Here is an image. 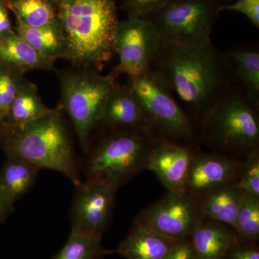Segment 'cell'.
Here are the masks:
<instances>
[{
  "instance_id": "obj_25",
  "label": "cell",
  "mask_w": 259,
  "mask_h": 259,
  "mask_svg": "<svg viewBox=\"0 0 259 259\" xmlns=\"http://www.w3.org/2000/svg\"><path fill=\"white\" fill-rule=\"evenodd\" d=\"M236 230L249 239L259 235V197L243 192L236 218Z\"/></svg>"
},
{
  "instance_id": "obj_17",
  "label": "cell",
  "mask_w": 259,
  "mask_h": 259,
  "mask_svg": "<svg viewBox=\"0 0 259 259\" xmlns=\"http://www.w3.org/2000/svg\"><path fill=\"white\" fill-rule=\"evenodd\" d=\"M222 223H199L192 234L190 244L196 259H224L236 238Z\"/></svg>"
},
{
  "instance_id": "obj_4",
  "label": "cell",
  "mask_w": 259,
  "mask_h": 259,
  "mask_svg": "<svg viewBox=\"0 0 259 259\" xmlns=\"http://www.w3.org/2000/svg\"><path fill=\"white\" fill-rule=\"evenodd\" d=\"M256 104L243 92L230 88L204 116L211 139L232 151L255 149L259 141Z\"/></svg>"
},
{
  "instance_id": "obj_12",
  "label": "cell",
  "mask_w": 259,
  "mask_h": 259,
  "mask_svg": "<svg viewBox=\"0 0 259 259\" xmlns=\"http://www.w3.org/2000/svg\"><path fill=\"white\" fill-rule=\"evenodd\" d=\"M192 158L187 148L166 142L148 152L145 166L156 174L168 192L185 194Z\"/></svg>"
},
{
  "instance_id": "obj_26",
  "label": "cell",
  "mask_w": 259,
  "mask_h": 259,
  "mask_svg": "<svg viewBox=\"0 0 259 259\" xmlns=\"http://www.w3.org/2000/svg\"><path fill=\"white\" fill-rule=\"evenodd\" d=\"M23 73L0 65V113L4 120L22 83L25 81Z\"/></svg>"
},
{
  "instance_id": "obj_5",
  "label": "cell",
  "mask_w": 259,
  "mask_h": 259,
  "mask_svg": "<svg viewBox=\"0 0 259 259\" xmlns=\"http://www.w3.org/2000/svg\"><path fill=\"white\" fill-rule=\"evenodd\" d=\"M61 86L63 107L85 146L91 131L101 122L107 100L117 88L115 78L95 71L69 73L61 77Z\"/></svg>"
},
{
  "instance_id": "obj_29",
  "label": "cell",
  "mask_w": 259,
  "mask_h": 259,
  "mask_svg": "<svg viewBox=\"0 0 259 259\" xmlns=\"http://www.w3.org/2000/svg\"><path fill=\"white\" fill-rule=\"evenodd\" d=\"M221 10L241 13L249 19L255 27L259 28V0H238L233 4L218 7V11Z\"/></svg>"
},
{
  "instance_id": "obj_34",
  "label": "cell",
  "mask_w": 259,
  "mask_h": 259,
  "mask_svg": "<svg viewBox=\"0 0 259 259\" xmlns=\"http://www.w3.org/2000/svg\"><path fill=\"white\" fill-rule=\"evenodd\" d=\"M4 117H3L2 114L0 113V139L3 135V130H4Z\"/></svg>"
},
{
  "instance_id": "obj_8",
  "label": "cell",
  "mask_w": 259,
  "mask_h": 259,
  "mask_svg": "<svg viewBox=\"0 0 259 259\" xmlns=\"http://www.w3.org/2000/svg\"><path fill=\"white\" fill-rule=\"evenodd\" d=\"M162 42L151 20L130 17L119 21L114 37V49L118 55L119 63L110 74L115 79L125 74L133 79L146 74L151 69Z\"/></svg>"
},
{
  "instance_id": "obj_35",
  "label": "cell",
  "mask_w": 259,
  "mask_h": 259,
  "mask_svg": "<svg viewBox=\"0 0 259 259\" xmlns=\"http://www.w3.org/2000/svg\"><path fill=\"white\" fill-rule=\"evenodd\" d=\"M51 2H54V0H51Z\"/></svg>"
},
{
  "instance_id": "obj_2",
  "label": "cell",
  "mask_w": 259,
  "mask_h": 259,
  "mask_svg": "<svg viewBox=\"0 0 259 259\" xmlns=\"http://www.w3.org/2000/svg\"><path fill=\"white\" fill-rule=\"evenodd\" d=\"M66 57L83 66L101 68L115 53L119 20L115 0H54Z\"/></svg>"
},
{
  "instance_id": "obj_14",
  "label": "cell",
  "mask_w": 259,
  "mask_h": 259,
  "mask_svg": "<svg viewBox=\"0 0 259 259\" xmlns=\"http://www.w3.org/2000/svg\"><path fill=\"white\" fill-rule=\"evenodd\" d=\"M233 161L212 155H198L192 158L187 182V191L207 193L229 183L236 173Z\"/></svg>"
},
{
  "instance_id": "obj_31",
  "label": "cell",
  "mask_w": 259,
  "mask_h": 259,
  "mask_svg": "<svg viewBox=\"0 0 259 259\" xmlns=\"http://www.w3.org/2000/svg\"><path fill=\"white\" fill-rule=\"evenodd\" d=\"M13 201L0 184V223L4 222L13 211Z\"/></svg>"
},
{
  "instance_id": "obj_10",
  "label": "cell",
  "mask_w": 259,
  "mask_h": 259,
  "mask_svg": "<svg viewBox=\"0 0 259 259\" xmlns=\"http://www.w3.org/2000/svg\"><path fill=\"white\" fill-rule=\"evenodd\" d=\"M77 187L71 209V231L102 238L118 186L106 180L88 179Z\"/></svg>"
},
{
  "instance_id": "obj_18",
  "label": "cell",
  "mask_w": 259,
  "mask_h": 259,
  "mask_svg": "<svg viewBox=\"0 0 259 259\" xmlns=\"http://www.w3.org/2000/svg\"><path fill=\"white\" fill-rule=\"evenodd\" d=\"M231 78L238 80L243 93L258 103L259 52L250 49H236L225 56Z\"/></svg>"
},
{
  "instance_id": "obj_15",
  "label": "cell",
  "mask_w": 259,
  "mask_h": 259,
  "mask_svg": "<svg viewBox=\"0 0 259 259\" xmlns=\"http://www.w3.org/2000/svg\"><path fill=\"white\" fill-rule=\"evenodd\" d=\"M101 122L110 127H130L132 130L151 129L139 100L130 87H120L107 100Z\"/></svg>"
},
{
  "instance_id": "obj_32",
  "label": "cell",
  "mask_w": 259,
  "mask_h": 259,
  "mask_svg": "<svg viewBox=\"0 0 259 259\" xmlns=\"http://www.w3.org/2000/svg\"><path fill=\"white\" fill-rule=\"evenodd\" d=\"M6 3L0 0V35L13 31Z\"/></svg>"
},
{
  "instance_id": "obj_11",
  "label": "cell",
  "mask_w": 259,
  "mask_h": 259,
  "mask_svg": "<svg viewBox=\"0 0 259 259\" xmlns=\"http://www.w3.org/2000/svg\"><path fill=\"white\" fill-rule=\"evenodd\" d=\"M136 223L179 240H185L200 223L199 209L194 202L186 194L171 192L143 211Z\"/></svg>"
},
{
  "instance_id": "obj_7",
  "label": "cell",
  "mask_w": 259,
  "mask_h": 259,
  "mask_svg": "<svg viewBox=\"0 0 259 259\" xmlns=\"http://www.w3.org/2000/svg\"><path fill=\"white\" fill-rule=\"evenodd\" d=\"M218 11L204 0H168L151 21L165 44H202L211 40Z\"/></svg>"
},
{
  "instance_id": "obj_3",
  "label": "cell",
  "mask_w": 259,
  "mask_h": 259,
  "mask_svg": "<svg viewBox=\"0 0 259 259\" xmlns=\"http://www.w3.org/2000/svg\"><path fill=\"white\" fill-rule=\"evenodd\" d=\"M4 147L8 157L20 158L40 169L63 174L76 187L81 183L72 146L60 109L18 128L5 127Z\"/></svg>"
},
{
  "instance_id": "obj_19",
  "label": "cell",
  "mask_w": 259,
  "mask_h": 259,
  "mask_svg": "<svg viewBox=\"0 0 259 259\" xmlns=\"http://www.w3.org/2000/svg\"><path fill=\"white\" fill-rule=\"evenodd\" d=\"M51 110L42 102L36 85L25 81L12 102L4 126L12 128L23 127Z\"/></svg>"
},
{
  "instance_id": "obj_30",
  "label": "cell",
  "mask_w": 259,
  "mask_h": 259,
  "mask_svg": "<svg viewBox=\"0 0 259 259\" xmlns=\"http://www.w3.org/2000/svg\"><path fill=\"white\" fill-rule=\"evenodd\" d=\"M165 259H196V258L190 243L183 240L175 246Z\"/></svg>"
},
{
  "instance_id": "obj_1",
  "label": "cell",
  "mask_w": 259,
  "mask_h": 259,
  "mask_svg": "<svg viewBox=\"0 0 259 259\" xmlns=\"http://www.w3.org/2000/svg\"><path fill=\"white\" fill-rule=\"evenodd\" d=\"M153 64V69L166 79L172 92L204 116L231 88L226 58L212 40L194 44L162 42Z\"/></svg>"
},
{
  "instance_id": "obj_23",
  "label": "cell",
  "mask_w": 259,
  "mask_h": 259,
  "mask_svg": "<svg viewBox=\"0 0 259 259\" xmlns=\"http://www.w3.org/2000/svg\"><path fill=\"white\" fill-rule=\"evenodd\" d=\"M7 7L15 18L30 28H42L58 23L57 13L51 0H8Z\"/></svg>"
},
{
  "instance_id": "obj_27",
  "label": "cell",
  "mask_w": 259,
  "mask_h": 259,
  "mask_svg": "<svg viewBox=\"0 0 259 259\" xmlns=\"http://www.w3.org/2000/svg\"><path fill=\"white\" fill-rule=\"evenodd\" d=\"M245 192L259 197V160L256 154L250 158L237 185Z\"/></svg>"
},
{
  "instance_id": "obj_16",
  "label": "cell",
  "mask_w": 259,
  "mask_h": 259,
  "mask_svg": "<svg viewBox=\"0 0 259 259\" xmlns=\"http://www.w3.org/2000/svg\"><path fill=\"white\" fill-rule=\"evenodd\" d=\"M54 61L40 55L13 31L0 35V65L25 74L32 70L51 69Z\"/></svg>"
},
{
  "instance_id": "obj_24",
  "label": "cell",
  "mask_w": 259,
  "mask_h": 259,
  "mask_svg": "<svg viewBox=\"0 0 259 259\" xmlns=\"http://www.w3.org/2000/svg\"><path fill=\"white\" fill-rule=\"evenodd\" d=\"M109 253L102 248L101 238L71 231L64 247L52 259H101Z\"/></svg>"
},
{
  "instance_id": "obj_9",
  "label": "cell",
  "mask_w": 259,
  "mask_h": 259,
  "mask_svg": "<svg viewBox=\"0 0 259 259\" xmlns=\"http://www.w3.org/2000/svg\"><path fill=\"white\" fill-rule=\"evenodd\" d=\"M139 130L119 133L104 140L89 159V179H100L120 185L145 166L146 143Z\"/></svg>"
},
{
  "instance_id": "obj_22",
  "label": "cell",
  "mask_w": 259,
  "mask_h": 259,
  "mask_svg": "<svg viewBox=\"0 0 259 259\" xmlns=\"http://www.w3.org/2000/svg\"><path fill=\"white\" fill-rule=\"evenodd\" d=\"M38 170L20 158L8 157L0 172V184L13 202L30 190Z\"/></svg>"
},
{
  "instance_id": "obj_20",
  "label": "cell",
  "mask_w": 259,
  "mask_h": 259,
  "mask_svg": "<svg viewBox=\"0 0 259 259\" xmlns=\"http://www.w3.org/2000/svg\"><path fill=\"white\" fill-rule=\"evenodd\" d=\"M243 191L236 185H223L207 192L201 211L204 215L236 229V218Z\"/></svg>"
},
{
  "instance_id": "obj_6",
  "label": "cell",
  "mask_w": 259,
  "mask_h": 259,
  "mask_svg": "<svg viewBox=\"0 0 259 259\" xmlns=\"http://www.w3.org/2000/svg\"><path fill=\"white\" fill-rule=\"evenodd\" d=\"M130 88L139 100L150 127H156L172 139L192 137L193 127L187 114L177 103L166 79L151 68L131 79Z\"/></svg>"
},
{
  "instance_id": "obj_13",
  "label": "cell",
  "mask_w": 259,
  "mask_h": 259,
  "mask_svg": "<svg viewBox=\"0 0 259 259\" xmlns=\"http://www.w3.org/2000/svg\"><path fill=\"white\" fill-rule=\"evenodd\" d=\"M182 241L136 223L116 252L126 259H165Z\"/></svg>"
},
{
  "instance_id": "obj_28",
  "label": "cell",
  "mask_w": 259,
  "mask_h": 259,
  "mask_svg": "<svg viewBox=\"0 0 259 259\" xmlns=\"http://www.w3.org/2000/svg\"><path fill=\"white\" fill-rule=\"evenodd\" d=\"M168 0H123L129 12L130 17L144 18L146 15L155 14L161 9Z\"/></svg>"
},
{
  "instance_id": "obj_21",
  "label": "cell",
  "mask_w": 259,
  "mask_h": 259,
  "mask_svg": "<svg viewBox=\"0 0 259 259\" xmlns=\"http://www.w3.org/2000/svg\"><path fill=\"white\" fill-rule=\"evenodd\" d=\"M15 31L37 53L55 61L66 57V47L59 22L42 28H30L16 19Z\"/></svg>"
},
{
  "instance_id": "obj_33",
  "label": "cell",
  "mask_w": 259,
  "mask_h": 259,
  "mask_svg": "<svg viewBox=\"0 0 259 259\" xmlns=\"http://www.w3.org/2000/svg\"><path fill=\"white\" fill-rule=\"evenodd\" d=\"M232 259H259V253L255 250H238L232 255Z\"/></svg>"
}]
</instances>
